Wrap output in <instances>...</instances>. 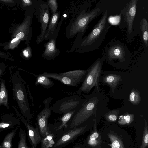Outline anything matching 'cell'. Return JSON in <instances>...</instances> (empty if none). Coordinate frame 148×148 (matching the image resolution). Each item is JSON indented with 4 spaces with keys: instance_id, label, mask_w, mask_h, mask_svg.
<instances>
[{
    "instance_id": "obj_1",
    "label": "cell",
    "mask_w": 148,
    "mask_h": 148,
    "mask_svg": "<svg viewBox=\"0 0 148 148\" xmlns=\"http://www.w3.org/2000/svg\"><path fill=\"white\" fill-rule=\"evenodd\" d=\"M109 98L99 86H95L93 92L88 95H84L80 104L68 122L71 129L77 127L91 117L96 118L98 114L102 113L106 109Z\"/></svg>"
},
{
    "instance_id": "obj_2",
    "label": "cell",
    "mask_w": 148,
    "mask_h": 148,
    "mask_svg": "<svg viewBox=\"0 0 148 148\" xmlns=\"http://www.w3.org/2000/svg\"><path fill=\"white\" fill-rule=\"evenodd\" d=\"M91 5V2H88L78 7L66 27L65 34L67 39L72 38L76 36L72 45L76 44L82 38L90 22L105 10L99 5L92 10L88 11Z\"/></svg>"
},
{
    "instance_id": "obj_3",
    "label": "cell",
    "mask_w": 148,
    "mask_h": 148,
    "mask_svg": "<svg viewBox=\"0 0 148 148\" xmlns=\"http://www.w3.org/2000/svg\"><path fill=\"white\" fill-rule=\"evenodd\" d=\"M102 14L90 33L76 44L72 45L71 49L66 52L84 53L95 51L100 47L111 26L107 19L110 11L105 9Z\"/></svg>"
},
{
    "instance_id": "obj_4",
    "label": "cell",
    "mask_w": 148,
    "mask_h": 148,
    "mask_svg": "<svg viewBox=\"0 0 148 148\" xmlns=\"http://www.w3.org/2000/svg\"><path fill=\"white\" fill-rule=\"evenodd\" d=\"M10 80L12 85L13 95L21 115L29 122L33 117L29 102L27 82L20 76L18 70L10 72Z\"/></svg>"
},
{
    "instance_id": "obj_5",
    "label": "cell",
    "mask_w": 148,
    "mask_h": 148,
    "mask_svg": "<svg viewBox=\"0 0 148 148\" xmlns=\"http://www.w3.org/2000/svg\"><path fill=\"white\" fill-rule=\"evenodd\" d=\"M105 59L110 65L121 69L129 65L131 60L130 50L127 45L116 39L111 40L104 48Z\"/></svg>"
},
{
    "instance_id": "obj_6",
    "label": "cell",
    "mask_w": 148,
    "mask_h": 148,
    "mask_svg": "<svg viewBox=\"0 0 148 148\" xmlns=\"http://www.w3.org/2000/svg\"><path fill=\"white\" fill-rule=\"evenodd\" d=\"M104 60L103 56L99 58L87 69L86 76L77 91L73 92H64V93L71 95H81L82 92L88 94L94 87L99 86V79Z\"/></svg>"
},
{
    "instance_id": "obj_7",
    "label": "cell",
    "mask_w": 148,
    "mask_h": 148,
    "mask_svg": "<svg viewBox=\"0 0 148 148\" xmlns=\"http://www.w3.org/2000/svg\"><path fill=\"white\" fill-rule=\"evenodd\" d=\"M138 0H131L127 3L120 12L126 24L127 41L130 43L133 41L138 33L135 27L137 3Z\"/></svg>"
},
{
    "instance_id": "obj_8",
    "label": "cell",
    "mask_w": 148,
    "mask_h": 148,
    "mask_svg": "<svg viewBox=\"0 0 148 148\" xmlns=\"http://www.w3.org/2000/svg\"><path fill=\"white\" fill-rule=\"evenodd\" d=\"M33 6L34 9V14L41 25L40 32L37 36L36 43L39 44L44 39V36L49 22V9L47 2L41 0H34Z\"/></svg>"
},
{
    "instance_id": "obj_9",
    "label": "cell",
    "mask_w": 148,
    "mask_h": 148,
    "mask_svg": "<svg viewBox=\"0 0 148 148\" xmlns=\"http://www.w3.org/2000/svg\"><path fill=\"white\" fill-rule=\"evenodd\" d=\"M25 16L23 21L16 27L11 32L13 38H17L21 40L25 41L28 44L32 38V24L34 9L33 6L25 9Z\"/></svg>"
},
{
    "instance_id": "obj_10",
    "label": "cell",
    "mask_w": 148,
    "mask_h": 148,
    "mask_svg": "<svg viewBox=\"0 0 148 148\" xmlns=\"http://www.w3.org/2000/svg\"><path fill=\"white\" fill-rule=\"evenodd\" d=\"M84 95H71L56 101L52 106V111L60 114L75 110L82 102Z\"/></svg>"
},
{
    "instance_id": "obj_11",
    "label": "cell",
    "mask_w": 148,
    "mask_h": 148,
    "mask_svg": "<svg viewBox=\"0 0 148 148\" xmlns=\"http://www.w3.org/2000/svg\"><path fill=\"white\" fill-rule=\"evenodd\" d=\"M53 98L49 97L43 101L44 105L43 109L37 115V120L39 132L41 137H45L48 133V120L52 111V106L49 107Z\"/></svg>"
},
{
    "instance_id": "obj_12",
    "label": "cell",
    "mask_w": 148,
    "mask_h": 148,
    "mask_svg": "<svg viewBox=\"0 0 148 148\" xmlns=\"http://www.w3.org/2000/svg\"><path fill=\"white\" fill-rule=\"evenodd\" d=\"M12 107L19 117L20 120L24 124L27 128V135L32 148H37V145L41 140V136L38 130V126L36 123V127L34 128L18 112V110L14 106Z\"/></svg>"
},
{
    "instance_id": "obj_13",
    "label": "cell",
    "mask_w": 148,
    "mask_h": 148,
    "mask_svg": "<svg viewBox=\"0 0 148 148\" xmlns=\"http://www.w3.org/2000/svg\"><path fill=\"white\" fill-rule=\"evenodd\" d=\"M60 15V11H57L55 13L51 14L44 36L45 40H49L54 38H57L59 34L60 28L64 19V17L62 16L58 23Z\"/></svg>"
},
{
    "instance_id": "obj_14",
    "label": "cell",
    "mask_w": 148,
    "mask_h": 148,
    "mask_svg": "<svg viewBox=\"0 0 148 148\" xmlns=\"http://www.w3.org/2000/svg\"><path fill=\"white\" fill-rule=\"evenodd\" d=\"M86 126L72 129L63 135L50 148H62L76 138L86 129Z\"/></svg>"
},
{
    "instance_id": "obj_15",
    "label": "cell",
    "mask_w": 148,
    "mask_h": 148,
    "mask_svg": "<svg viewBox=\"0 0 148 148\" xmlns=\"http://www.w3.org/2000/svg\"><path fill=\"white\" fill-rule=\"evenodd\" d=\"M0 132L10 129H18L21 126L20 120L13 113L5 114L0 117Z\"/></svg>"
},
{
    "instance_id": "obj_16",
    "label": "cell",
    "mask_w": 148,
    "mask_h": 148,
    "mask_svg": "<svg viewBox=\"0 0 148 148\" xmlns=\"http://www.w3.org/2000/svg\"><path fill=\"white\" fill-rule=\"evenodd\" d=\"M57 38L51 39L44 44L45 49L42 54L43 58L48 60H52L59 55L60 51L56 47Z\"/></svg>"
},
{
    "instance_id": "obj_17",
    "label": "cell",
    "mask_w": 148,
    "mask_h": 148,
    "mask_svg": "<svg viewBox=\"0 0 148 148\" xmlns=\"http://www.w3.org/2000/svg\"><path fill=\"white\" fill-rule=\"evenodd\" d=\"M49 78H52L60 82L62 84L68 86L77 87L78 85L69 77L62 74L44 72L41 74Z\"/></svg>"
},
{
    "instance_id": "obj_18",
    "label": "cell",
    "mask_w": 148,
    "mask_h": 148,
    "mask_svg": "<svg viewBox=\"0 0 148 148\" xmlns=\"http://www.w3.org/2000/svg\"><path fill=\"white\" fill-rule=\"evenodd\" d=\"M87 70H75L61 73L74 82L76 84H80L83 82L86 76Z\"/></svg>"
},
{
    "instance_id": "obj_19",
    "label": "cell",
    "mask_w": 148,
    "mask_h": 148,
    "mask_svg": "<svg viewBox=\"0 0 148 148\" xmlns=\"http://www.w3.org/2000/svg\"><path fill=\"white\" fill-rule=\"evenodd\" d=\"M122 77L115 74H109L105 75L103 79V82L104 84L108 85L111 90L113 93L120 81L122 80Z\"/></svg>"
},
{
    "instance_id": "obj_20",
    "label": "cell",
    "mask_w": 148,
    "mask_h": 148,
    "mask_svg": "<svg viewBox=\"0 0 148 148\" xmlns=\"http://www.w3.org/2000/svg\"><path fill=\"white\" fill-rule=\"evenodd\" d=\"M8 94L5 85V80L0 79V108L3 105L8 109L10 106L8 104Z\"/></svg>"
},
{
    "instance_id": "obj_21",
    "label": "cell",
    "mask_w": 148,
    "mask_h": 148,
    "mask_svg": "<svg viewBox=\"0 0 148 148\" xmlns=\"http://www.w3.org/2000/svg\"><path fill=\"white\" fill-rule=\"evenodd\" d=\"M34 75L36 77L35 86L41 85L47 89H50L55 85L53 81L42 74Z\"/></svg>"
},
{
    "instance_id": "obj_22",
    "label": "cell",
    "mask_w": 148,
    "mask_h": 148,
    "mask_svg": "<svg viewBox=\"0 0 148 148\" xmlns=\"http://www.w3.org/2000/svg\"><path fill=\"white\" fill-rule=\"evenodd\" d=\"M140 29L141 37L145 46L147 47L148 46V23L145 18L141 19L140 23Z\"/></svg>"
},
{
    "instance_id": "obj_23",
    "label": "cell",
    "mask_w": 148,
    "mask_h": 148,
    "mask_svg": "<svg viewBox=\"0 0 148 148\" xmlns=\"http://www.w3.org/2000/svg\"><path fill=\"white\" fill-rule=\"evenodd\" d=\"M17 129H13L6 135L0 145V148H12V140L17 132Z\"/></svg>"
},
{
    "instance_id": "obj_24",
    "label": "cell",
    "mask_w": 148,
    "mask_h": 148,
    "mask_svg": "<svg viewBox=\"0 0 148 148\" xmlns=\"http://www.w3.org/2000/svg\"><path fill=\"white\" fill-rule=\"evenodd\" d=\"M129 100L133 105H138L140 102L141 97L139 92L135 88H132L129 96Z\"/></svg>"
},
{
    "instance_id": "obj_25",
    "label": "cell",
    "mask_w": 148,
    "mask_h": 148,
    "mask_svg": "<svg viewBox=\"0 0 148 148\" xmlns=\"http://www.w3.org/2000/svg\"><path fill=\"white\" fill-rule=\"evenodd\" d=\"M54 136L52 134L48 133L41 140V147L50 148L55 143L54 141Z\"/></svg>"
},
{
    "instance_id": "obj_26",
    "label": "cell",
    "mask_w": 148,
    "mask_h": 148,
    "mask_svg": "<svg viewBox=\"0 0 148 148\" xmlns=\"http://www.w3.org/2000/svg\"><path fill=\"white\" fill-rule=\"evenodd\" d=\"M75 109L71 111L63 114L60 119V120L62 123L56 129V131L61 130L64 127L66 126L67 124L74 113Z\"/></svg>"
},
{
    "instance_id": "obj_27",
    "label": "cell",
    "mask_w": 148,
    "mask_h": 148,
    "mask_svg": "<svg viewBox=\"0 0 148 148\" xmlns=\"http://www.w3.org/2000/svg\"><path fill=\"white\" fill-rule=\"evenodd\" d=\"M19 140L17 148H30L27 145L25 131L21 127L19 128Z\"/></svg>"
},
{
    "instance_id": "obj_28",
    "label": "cell",
    "mask_w": 148,
    "mask_h": 148,
    "mask_svg": "<svg viewBox=\"0 0 148 148\" xmlns=\"http://www.w3.org/2000/svg\"><path fill=\"white\" fill-rule=\"evenodd\" d=\"M108 137L111 142V144L109 145L111 148H124L122 142L117 136L112 134H110L108 135Z\"/></svg>"
},
{
    "instance_id": "obj_29",
    "label": "cell",
    "mask_w": 148,
    "mask_h": 148,
    "mask_svg": "<svg viewBox=\"0 0 148 148\" xmlns=\"http://www.w3.org/2000/svg\"><path fill=\"white\" fill-rule=\"evenodd\" d=\"M144 120L145 126L143 135L142 144L139 148H146L148 145V126L146 119L142 115H140Z\"/></svg>"
},
{
    "instance_id": "obj_30",
    "label": "cell",
    "mask_w": 148,
    "mask_h": 148,
    "mask_svg": "<svg viewBox=\"0 0 148 148\" xmlns=\"http://www.w3.org/2000/svg\"><path fill=\"white\" fill-rule=\"evenodd\" d=\"M21 41V40L18 38H13L9 42H7L6 45L4 46L3 49L6 50L13 49L18 45Z\"/></svg>"
},
{
    "instance_id": "obj_31",
    "label": "cell",
    "mask_w": 148,
    "mask_h": 148,
    "mask_svg": "<svg viewBox=\"0 0 148 148\" xmlns=\"http://www.w3.org/2000/svg\"><path fill=\"white\" fill-rule=\"evenodd\" d=\"M133 115L127 114L120 116L118 123L119 124L123 125L126 124H129L133 121Z\"/></svg>"
},
{
    "instance_id": "obj_32",
    "label": "cell",
    "mask_w": 148,
    "mask_h": 148,
    "mask_svg": "<svg viewBox=\"0 0 148 148\" xmlns=\"http://www.w3.org/2000/svg\"><path fill=\"white\" fill-rule=\"evenodd\" d=\"M118 113V110H111L105 114V116L106 119L109 121H116L117 119Z\"/></svg>"
},
{
    "instance_id": "obj_33",
    "label": "cell",
    "mask_w": 148,
    "mask_h": 148,
    "mask_svg": "<svg viewBox=\"0 0 148 148\" xmlns=\"http://www.w3.org/2000/svg\"><path fill=\"white\" fill-rule=\"evenodd\" d=\"M22 55L24 59L26 60L30 59L32 56V49L29 44L22 51Z\"/></svg>"
},
{
    "instance_id": "obj_34",
    "label": "cell",
    "mask_w": 148,
    "mask_h": 148,
    "mask_svg": "<svg viewBox=\"0 0 148 148\" xmlns=\"http://www.w3.org/2000/svg\"><path fill=\"white\" fill-rule=\"evenodd\" d=\"M49 9L51 14L55 13L57 11L58 5L56 0H49L47 1Z\"/></svg>"
},
{
    "instance_id": "obj_35",
    "label": "cell",
    "mask_w": 148,
    "mask_h": 148,
    "mask_svg": "<svg viewBox=\"0 0 148 148\" xmlns=\"http://www.w3.org/2000/svg\"><path fill=\"white\" fill-rule=\"evenodd\" d=\"M94 128L95 129L94 130V132L89 136L88 139L91 140H94L97 139L99 137V134L97 132L96 128V119L94 120Z\"/></svg>"
},
{
    "instance_id": "obj_36",
    "label": "cell",
    "mask_w": 148,
    "mask_h": 148,
    "mask_svg": "<svg viewBox=\"0 0 148 148\" xmlns=\"http://www.w3.org/2000/svg\"><path fill=\"white\" fill-rule=\"evenodd\" d=\"M7 42L3 43H0V46L3 45L4 46L6 45ZM0 57L12 61L14 60V59L10 58L9 55H7L1 51H0Z\"/></svg>"
},
{
    "instance_id": "obj_37",
    "label": "cell",
    "mask_w": 148,
    "mask_h": 148,
    "mask_svg": "<svg viewBox=\"0 0 148 148\" xmlns=\"http://www.w3.org/2000/svg\"><path fill=\"white\" fill-rule=\"evenodd\" d=\"M22 4L23 7L25 9L33 5V1L30 0H22Z\"/></svg>"
},
{
    "instance_id": "obj_38",
    "label": "cell",
    "mask_w": 148,
    "mask_h": 148,
    "mask_svg": "<svg viewBox=\"0 0 148 148\" xmlns=\"http://www.w3.org/2000/svg\"><path fill=\"white\" fill-rule=\"evenodd\" d=\"M99 141H100L97 140V139L94 140H91L88 139L87 140V142L88 144L89 145L91 146L94 147L99 144V143H100Z\"/></svg>"
},
{
    "instance_id": "obj_39",
    "label": "cell",
    "mask_w": 148,
    "mask_h": 148,
    "mask_svg": "<svg viewBox=\"0 0 148 148\" xmlns=\"http://www.w3.org/2000/svg\"><path fill=\"white\" fill-rule=\"evenodd\" d=\"M5 69V64L3 63H1L0 64V77L3 74Z\"/></svg>"
},
{
    "instance_id": "obj_40",
    "label": "cell",
    "mask_w": 148,
    "mask_h": 148,
    "mask_svg": "<svg viewBox=\"0 0 148 148\" xmlns=\"http://www.w3.org/2000/svg\"><path fill=\"white\" fill-rule=\"evenodd\" d=\"M0 1L6 3H13L14 1L12 0H0Z\"/></svg>"
},
{
    "instance_id": "obj_41",
    "label": "cell",
    "mask_w": 148,
    "mask_h": 148,
    "mask_svg": "<svg viewBox=\"0 0 148 148\" xmlns=\"http://www.w3.org/2000/svg\"><path fill=\"white\" fill-rule=\"evenodd\" d=\"M73 148H80V147L77 146H75Z\"/></svg>"
},
{
    "instance_id": "obj_42",
    "label": "cell",
    "mask_w": 148,
    "mask_h": 148,
    "mask_svg": "<svg viewBox=\"0 0 148 148\" xmlns=\"http://www.w3.org/2000/svg\"><path fill=\"white\" fill-rule=\"evenodd\" d=\"M41 148H47L46 147H41Z\"/></svg>"
}]
</instances>
